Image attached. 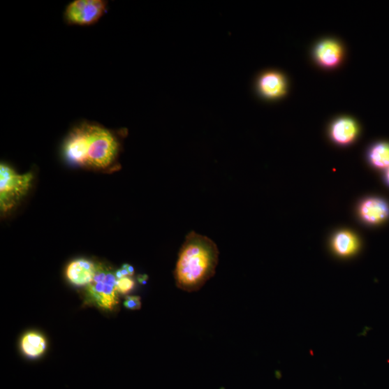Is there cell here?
Returning a JSON list of instances; mask_svg holds the SVG:
<instances>
[{"mask_svg":"<svg viewBox=\"0 0 389 389\" xmlns=\"http://www.w3.org/2000/svg\"><path fill=\"white\" fill-rule=\"evenodd\" d=\"M125 132L119 134L97 123L82 122L67 135L62 147L64 157L73 166L107 170L118 162L121 136Z\"/></svg>","mask_w":389,"mask_h":389,"instance_id":"1","label":"cell"},{"mask_svg":"<svg viewBox=\"0 0 389 389\" xmlns=\"http://www.w3.org/2000/svg\"><path fill=\"white\" fill-rule=\"evenodd\" d=\"M219 256L212 240L190 233L179 249L174 271L177 287L189 293L199 291L214 276Z\"/></svg>","mask_w":389,"mask_h":389,"instance_id":"2","label":"cell"},{"mask_svg":"<svg viewBox=\"0 0 389 389\" xmlns=\"http://www.w3.org/2000/svg\"><path fill=\"white\" fill-rule=\"evenodd\" d=\"M115 272L104 264L97 265L94 281L86 286L89 302L106 310H112L119 303Z\"/></svg>","mask_w":389,"mask_h":389,"instance_id":"3","label":"cell"},{"mask_svg":"<svg viewBox=\"0 0 389 389\" xmlns=\"http://www.w3.org/2000/svg\"><path fill=\"white\" fill-rule=\"evenodd\" d=\"M32 173L20 175L10 166H0V208L3 213L12 210L30 190Z\"/></svg>","mask_w":389,"mask_h":389,"instance_id":"4","label":"cell"},{"mask_svg":"<svg viewBox=\"0 0 389 389\" xmlns=\"http://www.w3.org/2000/svg\"><path fill=\"white\" fill-rule=\"evenodd\" d=\"M108 6L105 0H75L66 6L64 20L68 26H93L105 14Z\"/></svg>","mask_w":389,"mask_h":389,"instance_id":"5","label":"cell"},{"mask_svg":"<svg viewBox=\"0 0 389 389\" xmlns=\"http://www.w3.org/2000/svg\"><path fill=\"white\" fill-rule=\"evenodd\" d=\"M96 271V264L86 259H78L67 266L66 274L73 284L87 286L94 281Z\"/></svg>","mask_w":389,"mask_h":389,"instance_id":"6","label":"cell"},{"mask_svg":"<svg viewBox=\"0 0 389 389\" xmlns=\"http://www.w3.org/2000/svg\"><path fill=\"white\" fill-rule=\"evenodd\" d=\"M258 88L259 93L264 98L270 100L277 99L286 94V80L279 73L267 72L260 77Z\"/></svg>","mask_w":389,"mask_h":389,"instance_id":"7","label":"cell"},{"mask_svg":"<svg viewBox=\"0 0 389 389\" xmlns=\"http://www.w3.org/2000/svg\"><path fill=\"white\" fill-rule=\"evenodd\" d=\"M360 214L365 222L372 224L380 223L389 216V207L382 199L369 198L360 205Z\"/></svg>","mask_w":389,"mask_h":389,"instance_id":"8","label":"cell"},{"mask_svg":"<svg viewBox=\"0 0 389 389\" xmlns=\"http://www.w3.org/2000/svg\"><path fill=\"white\" fill-rule=\"evenodd\" d=\"M315 55L320 64L326 67H334L338 65L342 59V50L338 43L328 40L317 45Z\"/></svg>","mask_w":389,"mask_h":389,"instance_id":"9","label":"cell"},{"mask_svg":"<svg viewBox=\"0 0 389 389\" xmlns=\"http://www.w3.org/2000/svg\"><path fill=\"white\" fill-rule=\"evenodd\" d=\"M358 133L356 124L350 119H341L332 125L331 134L333 140L340 145L352 142Z\"/></svg>","mask_w":389,"mask_h":389,"instance_id":"10","label":"cell"},{"mask_svg":"<svg viewBox=\"0 0 389 389\" xmlns=\"http://www.w3.org/2000/svg\"><path fill=\"white\" fill-rule=\"evenodd\" d=\"M332 247L337 256L347 258L356 253L359 248V242L352 233L341 232L334 237Z\"/></svg>","mask_w":389,"mask_h":389,"instance_id":"11","label":"cell"},{"mask_svg":"<svg viewBox=\"0 0 389 389\" xmlns=\"http://www.w3.org/2000/svg\"><path fill=\"white\" fill-rule=\"evenodd\" d=\"M21 348L24 353L30 357L41 355L47 348V342L40 334L31 332L22 339Z\"/></svg>","mask_w":389,"mask_h":389,"instance_id":"12","label":"cell"},{"mask_svg":"<svg viewBox=\"0 0 389 389\" xmlns=\"http://www.w3.org/2000/svg\"><path fill=\"white\" fill-rule=\"evenodd\" d=\"M372 164L379 169L389 168V144L379 143L374 146L369 152Z\"/></svg>","mask_w":389,"mask_h":389,"instance_id":"13","label":"cell"},{"mask_svg":"<svg viewBox=\"0 0 389 389\" xmlns=\"http://www.w3.org/2000/svg\"><path fill=\"white\" fill-rule=\"evenodd\" d=\"M135 285V281L132 279L125 277L117 280V289L118 293L126 294L133 289Z\"/></svg>","mask_w":389,"mask_h":389,"instance_id":"14","label":"cell"},{"mask_svg":"<svg viewBox=\"0 0 389 389\" xmlns=\"http://www.w3.org/2000/svg\"><path fill=\"white\" fill-rule=\"evenodd\" d=\"M126 308L131 310H139L142 307V302L140 296H127L124 302Z\"/></svg>","mask_w":389,"mask_h":389,"instance_id":"15","label":"cell"},{"mask_svg":"<svg viewBox=\"0 0 389 389\" xmlns=\"http://www.w3.org/2000/svg\"><path fill=\"white\" fill-rule=\"evenodd\" d=\"M133 274L134 269L129 264H124L121 269L115 272L116 277L118 280L128 277H133Z\"/></svg>","mask_w":389,"mask_h":389,"instance_id":"16","label":"cell"},{"mask_svg":"<svg viewBox=\"0 0 389 389\" xmlns=\"http://www.w3.org/2000/svg\"><path fill=\"white\" fill-rule=\"evenodd\" d=\"M148 280V277L147 274H144V276H140L138 278V281L141 284H146Z\"/></svg>","mask_w":389,"mask_h":389,"instance_id":"17","label":"cell"},{"mask_svg":"<svg viewBox=\"0 0 389 389\" xmlns=\"http://www.w3.org/2000/svg\"><path fill=\"white\" fill-rule=\"evenodd\" d=\"M386 180L389 184V168L387 169V172H386Z\"/></svg>","mask_w":389,"mask_h":389,"instance_id":"18","label":"cell"}]
</instances>
